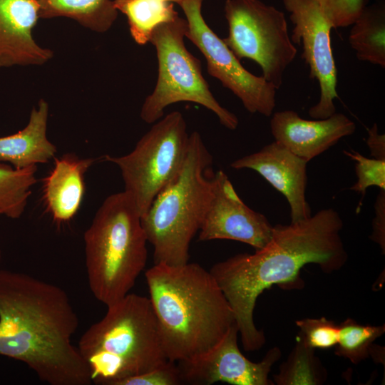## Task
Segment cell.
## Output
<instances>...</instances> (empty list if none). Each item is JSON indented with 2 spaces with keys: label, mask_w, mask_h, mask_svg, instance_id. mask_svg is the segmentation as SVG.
<instances>
[{
  "label": "cell",
  "mask_w": 385,
  "mask_h": 385,
  "mask_svg": "<svg viewBox=\"0 0 385 385\" xmlns=\"http://www.w3.org/2000/svg\"><path fill=\"white\" fill-rule=\"evenodd\" d=\"M107 307L78 342L92 382L117 385L168 360L149 297L128 293Z\"/></svg>",
  "instance_id": "obj_4"
},
{
  "label": "cell",
  "mask_w": 385,
  "mask_h": 385,
  "mask_svg": "<svg viewBox=\"0 0 385 385\" xmlns=\"http://www.w3.org/2000/svg\"><path fill=\"white\" fill-rule=\"evenodd\" d=\"M178 384H182V381L178 364L170 360L150 371L125 379L117 384V385Z\"/></svg>",
  "instance_id": "obj_28"
},
{
  "label": "cell",
  "mask_w": 385,
  "mask_h": 385,
  "mask_svg": "<svg viewBox=\"0 0 385 385\" xmlns=\"http://www.w3.org/2000/svg\"><path fill=\"white\" fill-rule=\"evenodd\" d=\"M79 319L61 287L0 270V355L27 365L50 385H90L88 366L71 339Z\"/></svg>",
  "instance_id": "obj_2"
},
{
  "label": "cell",
  "mask_w": 385,
  "mask_h": 385,
  "mask_svg": "<svg viewBox=\"0 0 385 385\" xmlns=\"http://www.w3.org/2000/svg\"><path fill=\"white\" fill-rule=\"evenodd\" d=\"M37 165L16 169L0 163V213L18 219L27 205L31 188L36 183Z\"/></svg>",
  "instance_id": "obj_22"
},
{
  "label": "cell",
  "mask_w": 385,
  "mask_h": 385,
  "mask_svg": "<svg viewBox=\"0 0 385 385\" xmlns=\"http://www.w3.org/2000/svg\"><path fill=\"white\" fill-rule=\"evenodd\" d=\"M339 325L335 354L357 364L369 356L374 342L385 332V325H364L347 318Z\"/></svg>",
  "instance_id": "obj_24"
},
{
  "label": "cell",
  "mask_w": 385,
  "mask_h": 385,
  "mask_svg": "<svg viewBox=\"0 0 385 385\" xmlns=\"http://www.w3.org/2000/svg\"><path fill=\"white\" fill-rule=\"evenodd\" d=\"M366 144L372 158L385 160V135L379 133L376 123L368 129Z\"/></svg>",
  "instance_id": "obj_30"
},
{
  "label": "cell",
  "mask_w": 385,
  "mask_h": 385,
  "mask_svg": "<svg viewBox=\"0 0 385 385\" xmlns=\"http://www.w3.org/2000/svg\"><path fill=\"white\" fill-rule=\"evenodd\" d=\"M327 16L333 29L351 26L367 0H314Z\"/></svg>",
  "instance_id": "obj_27"
},
{
  "label": "cell",
  "mask_w": 385,
  "mask_h": 385,
  "mask_svg": "<svg viewBox=\"0 0 385 385\" xmlns=\"http://www.w3.org/2000/svg\"><path fill=\"white\" fill-rule=\"evenodd\" d=\"M48 104L41 99L33 107L26 127L16 133L0 137V162L16 169L46 163L55 158L56 147L46 135Z\"/></svg>",
  "instance_id": "obj_18"
},
{
  "label": "cell",
  "mask_w": 385,
  "mask_h": 385,
  "mask_svg": "<svg viewBox=\"0 0 385 385\" xmlns=\"http://www.w3.org/2000/svg\"><path fill=\"white\" fill-rule=\"evenodd\" d=\"M187 28L186 19L178 15L152 30L149 43L156 50L158 74L153 93L142 106L140 118L147 123H154L163 118L169 105L188 101L212 111L222 125L235 130L239 124L237 117L213 96L202 74L200 60L185 46Z\"/></svg>",
  "instance_id": "obj_7"
},
{
  "label": "cell",
  "mask_w": 385,
  "mask_h": 385,
  "mask_svg": "<svg viewBox=\"0 0 385 385\" xmlns=\"http://www.w3.org/2000/svg\"><path fill=\"white\" fill-rule=\"evenodd\" d=\"M348 41L359 61L385 67V6L366 5L351 25Z\"/></svg>",
  "instance_id": "obj_19"
},
{
  "label": "cell",
  "mask_w": 385,
  "mask_h": 385,
  "mask_svg": "<svg viewBox=\"0 0 385 385\" xmlns=\"http://www.w3.org/2000/svg\"><path fill=\"white\" fill-rule=\"evenodd\" d=\"M272 114L270 128L274 141L307 162L356 130L355 123L341 113L314 120L304 119L292 110Z\"/></svg>",
  "instance_id": "obj_15"
},
{
  "label": "cell",
  "mask_w": 385,
  "mask_h": 385,
  "mask_svg": "<svg viewBox=\"0 0 385 385\" xmlns=\"http://www.w3.org/2000/svg\"><path fill=\"white\" fill-rule=\"evenodd\" d=\"M212 164V157L200 133H192L180 170L141 217L147 240L153 247L155 264L176 266L189 262L190 242L213 196Z\"/></svg>",
  "instance_id": "obj_5"
},
{
  "label": "cell",
  "mask_w": 385,
  "mask_h": 385,
  "mask_svg": "<svg viewBox=\"0 0 385 385\" xmlns=\"http://www.w3.org/2000/svg\"><path fill=\"white\" fill-rule=\"evenodd\" d=\"M344 153L355 162L357 180L349 190L362 195L359 204L361 205L368 188L377 186L385 189V160L369 158L354 150H344Z\"/></svg>",
  "instance_id": "obj_26"
},
{
  "label": "cell",
  "mask_w": 385,
  "mask_h": 385,
  "mask_svg": "<svg viewBox=\"0 0 385 385\" xmlns=\"http://www.w3.org/2000/svg\"><path fill=\"white\" fill-rule=\"evenodd\" d=\"M307 161L274 141L260 150L238 158L230 166L258 173L287 200L291 222L310 217L311 207L306 200Z\"/></svg>",
  "instance_id": "obj_14"
},
{
  "label": "cell",
  "mask_w": 385,
  "mask_h": 385,
  "mask_svg": "<svg viewBox=\"0 0 385 385\" xmlns=\"http://www.w3.org/2000/svg\"><path fill=\"white\" fill-rule=\"evenodd\" d=\"M94 161L73 153L54 158L53 167L43 180V200L55 222H68L78 212L85 192L84 175Z\"/></svg>",
  "instance_id": "obj_17"
},
{
  "label": "cell",
  "mask_w": 385,
  "mask_h": 385,
  "mask_svg": "<svg viewBox=\"0 0 385 385\" xmlns=\"http://www.w3.org/2000/svg\"><path fill=\"white\" fill-rule=\"evenodd\" d=\"M40 19L66 17L97 33L108 31L118 11L113 0H37Z\"/></svg>",
  "instance_id": "obj_20"
},
{
  "label": "cell",
  "mask_w": 385,
  "mask_h": 385,
  "mask_svg": "<svg viewBox=\"0 0 385 385\" xmlns=\"http://www.w3.org/2000/svg\"><path fill=\"white\" fill-rule=\"evenodd\" d=\"M83 240L91 292L100 302L112 304L130 292L148 259L140 215L125 191L104 200Z\"/></svg>",
  "instance_id": "obj_6"
},
{
  "label": "cell",
  "mask_w": 385,
  "mask_h": 385,
  "mask_svg": "<svg viewBox=\"0 0 385 385\" xmlns=\"http://www.w3.org/2000/svg\"><path fill=\"white\" fill-rule=\"evenodd\" d=\"M213 182V196L199 230V240H231L256 250L265 247L273 228L267 218L241 200L222 170L214 173Z\"/></svg>",
  "instance_id": "obj_13"
},
{
  "label": "cell",
  "mask_w": 385,
  "mask_h": 385,
  "mask_svg": "<svg viewBox=\"0 0 385 385\" xmlns=\"http://www.w3.org/2000/svg\"><path fill=\"white\" fill-rule=\"evenodd\" d=\"M39 19L37 0H0V68L42 66L53 58L34 38Z\"/></svg>",
  "instance_id": "obj_16"
},
{
  "label": "cell",
  "mask_w": 385,
  "mask_h": 385,
  "mask_svg": "<svg viewBox=\"0 0 385 385\" xmlns=\"http://www.w3.org/2000/svg\"><path fill=\"white\" fill-rule=\"evenodd\" d=\"M145 277L168 360L178 362L206 352L235 323L217 281L199 264L158 263Z\"/></svg>",
  "instance_id": "obj_3"
},
{
  "label": "cell",
  "mask_w": 385,
  "mask_h": 385,
  "mask_svg": "<svg viewBox=\"0 0 385 385\" xmlns=\"http://www.w3.org/2000/svg\"><path fill=\"white\" fill-rule=\"evenodd\" d=\"M182 0H113L118 12L128 21L130 34L139 45L149 43L153 28L178 16L174 4Z\"/></svg>",
  "instance_id": "obj_21"
},
{
  "label": "cell",
  "mask_w": 385,
  "mask_h": 385,
  "mask_svg": "<svg viewBox=\"0 0 385 385\" xmlns=\"http://www.w3.org/2000/svg\"><path fill=\"white\" fill-rule=\"evenodd\" d=\"M327 378L325 369L314 355V349L299 337L287 360L282 364L274 383L279 385L322 384Z\"/></svg>",
  "instance_id": "obj_23"
},
{
  "label": "cell",
  "mask_w": 385,
  "mask_h": 385,
  "mask_svg": "<svg viewBox=\"0 0 385 385\" xmlns=\"http://www.w3.org/2000/svg\"><path fill=\"white\" fill-rule=\"evenodd\" d=\"M296 324L300 330L298 336L314 349H330L338 342L339 325L325 317L302 319Z\"/></svg>",
  "instance_id": "obj_25"
},
{
  "label": "cell",
  "mask_w": 385,
  "mask_h": 385,
  "mask_svg": "<svg viewBox=\"0 0 385 385\" xmlns=\"http://www.w3.org/2000/svg\"><path fill=\"white\" fill-rule=\"evenodd\" d=\"M205 0H182L178 5L188 24L187 37L206 59L207 72L231 91L251 113L266 117L276 106L274 86L262 76H257L240 63L222 39L211 29L202 14Z\"/></svg>",
  "instance_id": "obj_10"
},
{
  "label": "cell",
  "mask_w": 385,
  "mask_h": 385,
  "mask_svg": "<svg viewBox=\"0 0 385 385\" xmlns=\"http://www.w3.org/2000/svg\"><path fill=\"white\" fill-rule=\"evenodd\" d=\"M0 215H1V213H0ZM1 257H2L1 256V248H0V263H1Z\"/></svg>",
  "instance_id": "obj_31"
},
{
  "label": "cell",
  "mask_w": 385,
  "mask_h": 385,
  "mask_svg": "<svg viewBox=\"0 0 385 385\" xmlns=\"http://www.w3.org/2000/svg\"><path fill=\"white\" fill-rule=\"evenodd\" d=\"M225 16L228 24L225 43L240 61L256 62L262 76L278 90L297 52L284 14L260 0H226Z\"/></svg>",
  "instance_id": "obj_9"
},
{
  "label": "cell",
  "mask_w": 385,
  "mask_h": 385,
  "mask_svg": "<svg viewBox=\"0 0 385 385\" xmlns=\"http://www.w3.org/2000/svg\"><path fill=\"white\" fill-rule=\"evenodd\" d=\"M236 322L222 339L206 352L176 362L182 384L210 385L225 382L234 385H273L269 379L272 365L280 358L281 351L273 347L260 362H253L240 351Z\"/></svg>",
  "instance_id": "obj_12"
},
{
  "label": "cell",
  "mask_w": 385,
  "mask_h": 385,
  "mask_svg": "<svg viewBox=\"0 0 385 385\" xmlns=\"http://www.w3.org/2000/svg\"><path fill=\"white\" fill-rule=\"evenodd\" d=\"M294 28L290 37L302 46V58L309 68V77L319 86V101L309 111L314 119H324L336 112L337 70L331 46L329 20L314 0H282Z\"/></svg>",
  "instance_id": "obj_11"
},
{
  "label": "cell",
  "mask_w": 385,
  "mask_h": 385,
  "mask_svg": "<svg viewBox=\"0 0 385 385\" xmlns=\"http://www.w3.org/2000/svg\"><path fill=\"white\" fill-rule=\"evenodd\" d=\"M189 135L183 114L173 111L154 123L128 154L105 156V160L119 168L124 191L134 202L140 217L180 170Z\"/></svg>",
  "instance_id": "obj_8"
},
{
  "label": "cell",
  "mask_w": 385,
  "mask_h": 385,
  "mask_svg": "<svg viewBox=\"0 0 385 385\" xmlns=\"http://www.w3.org/2000/svg\"><path fill=\"white\" fill-rule=\"evenodd\" d=\"M342 228L335 210L322 209L307 219L273 226L270 241L254 254H237L212 267L210 272L231 307L245 350H258L265 343L253 318L265 289L273 285L302 288L300 270L308 264L319 265L325 273L342 268L348 259Z\"/></svg>",
  "instance_id": "obj_1"
},
{
  "label": "cell",
  "mask_w": 385,
  "mask_h": 385,
  "mask_svg": "<svg viewBox=\"0 0 385 385\" xmlns=\"http://www.w3.org/2000/svg\"><path fill=\"white\" fill-rule=\"evenodd\" d=\"M375 216L370 239L377 243L383 253L385 251V189H380L374 204Z\"/></svg>",
  "instance_id": "obj_29"
}]
</instances>
